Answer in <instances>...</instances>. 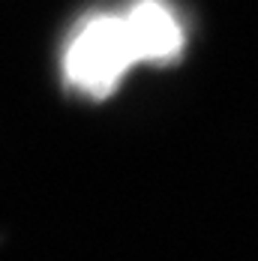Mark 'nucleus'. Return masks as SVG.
I'll return each instance as SVG.
<instances>
[{
  "label": "nucleus",
  "mask_w": 258,
  "mask_h": 261,
  "mask_svg": "<svg viewBox=\"0 0 258 261\" xmlns=\"http://www.w3.org/2000/svg\"><path fill=\"white\" fill-rule=\"evenodd\" d=\"M132 63L138 60L123 15L99 12L84 18L69 36L63 51V75L75 90L93 99H105L108 93H114Z\"/></svg>",
  "instance_id": "f257e3e1"
},
{
  "label": "nucleus",
  "mask_w": 258,
  "mask_h": 261,
  "mask_svg": "<svg viewBox=\"0 0 258 261\" xmlns=\"http://www.w3.org/2000/svg\"><path fill=\"white\" fill-rule=\"evenodd\" d=\"M123 15L135 60L168 63L183 51V27L174 9L162 0H135Z\"/></svg>",
  "instance_id": "f03ea898"
}]
</instances>
